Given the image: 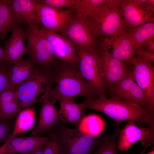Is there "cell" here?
Here are the masks:
<instances>
[{
  "label": "cell",
  "instance_id": "1",
  "mask_svg": "<svg viewBox=\"0 0 154 154\" xmlns=\"http://www.w3.org/2000/svg\"><path fill=\"white\" fill-rule=\"evenodd\" d=\"M82 103L84 109L99 111L114 119L118 126L122 122L133 121L139 125H147L154 130V112L137 104L114 96L108 98L105 95L86 98Z\"/></svg>",
  "mask_w": 154,
  "mask_h": 154
},
{
  "label": "cell",
  "instance_id": "2",
  "mask_svg": "<svg viewBox=\"0 0 154 154\" xmlns=\"http://www.w3.org/2000/svg\"><path fill=\"white\" fill-rule=\"evenodd\" d=\"M51 69L53 83L55 84L47 97L51 102L55 104L61 98L97 96L76 67L56 60Z\"/></svg>",
  "mask_w": 154,
  "mask_h": 154
},
{
  "label": "cell",
  "instance_id": "3",
  "mask_svg": "<svg viewBox=\"0 0 154 154\" xmlns=\"http://www.w3.org/2000/svg\"><path fill=\"white\" fill-rule=\"evenodd\" d=\"M121 0H107L94 7L87 16L85 22L96 40L125 29L120 7Z\"/></svg>",
  "mask_w": 154,
  "mask_h": 154
},
{
  "label": "cell",
  "instance_id": "4",
  "mask_svg": "<svg viewBox=\"0 0 154 154\" xmlns=\"http://www.w3.org/2000/svg\"><path fill=\"white\" fill-rule=\"evenodd\" d=\"M53 83L51 69L35 66L31 76L16 89L21 111L47 97Z\"/></svg>",
  "mask_w": 154,
  "mask_h": 154
},
{
  "label": "cell",
  "instance_id": "5",
  "mask_svg": "<svg viewBox=\"0 0 154 154\" xmlns=\"http://www.w3.org/2000/svg\"><path fill=\"white\" fill-rule=\"evenodd\" d=\"M53 134L62 154H93L99 142L98 136H87L78 129L62 125H60Z\"/></svg>",
  "mask_w": 154,
  "mask_h": 154
},
{
  "label": "cell",
  "instance_id": "6",
  "mask_svg": "<svg viewBox=\"0 0 154 154\" xmlns=\"http://www.w3.org/2000/svg\"><path fill=\"white\" fill-rule=\"evenodd\" d=\"M79 71L98 96L105 95V87L101 72L100 50L76 47Z\"/></svg>",
  "mask_w": 154,
  "mask_h": 154
},
{
  "label": "cell",
  "instance_id": "7",
  "mask_svg": "<svg viewBox=\"0 0 154 154\" xmlns=\"http://www.w3.org/2000/svg\"><path fill=\"white\" fill-rule=\"evenodd\" d=\"M26 31L27 54L35 64L51 69L57 59L50 44L40 28L28 27Z\"/></svg>",
  "mask_w": 154,
  "mask_h": 154
},
{
  "label": "cell",
  "instance_id": "8",
  "mask_svg": "<svg viewBox=\"0 0 154 154\" xmlns=\"http://www.w3.org/2000/svg\"><path fill=\"white\" fill-rule=\"evenodd\" d=\"M154 0H121L120 7L126 29L154 21Z\"/></svg>",
  "mask_w": 154,
  "mask_h": 154
},
{
  "label": "cell",
  "instance_id": "9",
  "mask_svg": "<svg viewBox=\"0 0 154 154\" xmlns=\"http://www.w3.org/2000/svg\"><path fill=\"white\" fill-rule=\"evenodd\" d=\"M151 63L135 56L130 63L133 66L130 75L142 91L149 111L154 112V68Z\"/></svg>",
  "mask_w": 154,
  "mask_h": 154
},
{
  "label": "cell",
  "instance_id": "10",
  "mask_svg": "<svg viewBox=\"0 0 154 154\" xmlns=\"http://www.w3.org/2000/svg\"><path fill=\"white\" fill-rule=\"evenodd\" d=\"M134 49L132 40L127 29L107 36L102 40L101 50L108 52L116 59L130 64L135 56Z\"/></svg>",
  "mask_w": 154,
  "mask_h": 154
},
{
  "label": "cell",
  "instance_id": "11",
  "mask_svg": "<svg viewBox=\"0 0 154 154\" xmlns=\"http://www.w3.org/2000/svg\"><path fill=\"white\" fill-rule=\"evenodd\" d=\"M101 74L105 87L116 84L130 75L129 63L113 57L108 52L100 50Z\"/></svg>",
  "mask_w": 154,
  "mask_h": 154
},
{
  "label": "cell",
  "instance_id": "12",
  "mask_svg": "<svg viewBox=\"0 0 154 154\" xmlns=\"http://www.w3.org/2000/svg\"><path fill=\"white\" fill-rule=\"evenodd\" d=\"M51 45L57 59L72 65L78 70L79 58L76 46L66 37L45 28H40Z\"/></svg>",
  "mask_w": 154,
  "mask_h": 154
},
{
  "label": "cell",
  "instance_id": "13",
  "mask_svg": "<svg viewBox=\"0 0 154 154\" xmlns=\"http://www.w3.org/2000/svg\"><path fill=\"white\" fill-rule=\"evenodd\" d=\"M76 45L82 48H96L97 40L85 20L74 16L60 33Z\"/></svg>",
  "mask_w": 154,
  "mask_h": 154
},
{
  "label": "cell",
  "instance_id": "14",
  "mask_svg": "<svg viewBox=\"0 0 154 154\" xmlns=\"http://www.w3.org/2000/svg\"><path fill=\"white\" fill-rule=\"evenodd\" d=\"M154 130L149 127L143 128L133 121L128 122L121 130L116 147L120 152L127 151L137 142L140 141L145 146L148 147L154 142Z\"/></svg>",
  "mask_w": 154,
  "mask_h": 154
},
{
  "label": "cell",
  "instance_id": "15",
  "mask_svg": "<svg viewBox=\"0 0 154 154\" xmlns=\"http://www.w3.org/2000/svg\"><path fill=\"white\" fill-rule=\"evenodd\" d=\"M109 87L111 96L137 104L149 111L147 104L142 91L130 75Z\"/></svg>",
  "mask_w": 154,
  "mask_h": 154
},
{
  "label": "cell",
  "instance_id": "16",
  "mask_svg": "<svg viewBox=\"0 0 154 154\" xmlns=\"http://www.w3.org/2000/svg\"><path fill=\"white\" fill-rule=\"evenodd\" d=\"M16 24L12 28L10 38L5 44L7 61L13 64L23 59L27 54V49L25 44L26 32L20 25Z\"/></svg>",
  "mask_w": 154,
  "mask_h": 154
},
{
  "label": "cell",
  "instance_id": "17",
  "mask_svg": "<svg viewBox=\"0 0 154 154\" xmlns=\"http://www.w3.org/2000/svg\"><path fill=\"white\" fill-rule=\"evenodd\" d=\"M59 118L54 104L47 98L42 101L39 118L37 125L32 129V136L40 137L46 132L54 128Z\"/></svg>",
  "mask_w": 154,
  "mask_h": 154
},
{
  "label": "cell",
  "instance_id": "18",
  "mask_svg": "<svg viewBox=\"0 0 154 154\" xmlns=\"http://www.w3.org/2000/svg\"><path fill=\"white\" fill-rule=\"evenodd\" d=\"M49 140V136L16 137L0 152V154L20 153L29 151L45 145Z\"/></svg>",
  "mask_w": 154,
  "mask_h": 154
},
{
  "label": "cell",
  "instance_id": "19",
  "mask_svg": "<svg viewBox=\"0 0 154 154\" xmlns=\"http://www.w3.org/2000/svg\"><path fill=\"white\" fill-rule=\"evenodd\" d=\"M9 2L13 12L21 22H25L29 27L40 28L35 0H9Z\"/></svg>",
  "mask_w": 154,
  "mask_h": 154
},
{
  "label": "cell",
  "instance_id": "20",
  "mask_svg": "<svg viewBox=\"0 0 154 154\" xmlns=\"http://www.w3.org/2000/svg\"><path fill=\"white\" fill-rule=\"evenodd\" d=\"M60 108L58 113L59 118L62 122L71 123L78 127L83 117L84 109L82 102L76 103L74 99L61 98L58 100Z\"/></svg>",
  "mask_w": 154,
  "mask_h": 154
},
{
  "label": "cell",
  "instance_id": "21",
  "mask_svg": "<svg viewBox=\"0 0 154 154\" xmlns=\"http://www.w3.org/2000/svg\"><path fill=\"white\" fill-rule=\"evenodd\" d=\"M35 64L30 58L23 59L13 64L9 72L10 80L16 90L20 85L27 80L33 73Z\"/></svg>",
  "mask_w": 154,
  "mask_h": 154
},
{
  "label": "cell",
  "instance_id": "22",
  "mask_svg": "<svg viewBox=\"0 0 154 154\" xmlns=\"http://www.w3.org/2000/svg\"><path fill=\"white\" fill-rule=\"evenodd\" d=\"M21 111L16 90L9 89L0 94V119L8 120Z\"/></svg>",
  "mask_w": 154,
  "mask_h": 154
},
{
  "label": "cell",
  "instance_id": "23",
  "mask_svg": "<svg viewBox=\"0 0 154 154\" xmlns=\"http://www.w3.org/2000/svg\"><path fill=\"white\" fill-rule=\"evenodd\" d=\"M35 111L33 108H29L19 112L13 131L7 140L0 147V152L18 134L32 129L35 122Z\"/></svg>",
  "mask_w": 154,
  "mask_h": 154
},
{
  "label": "cell",
  "instance_id": "24",
  "mask_svg": "<svg viewBox=\"0 0 154 154\" xmlns=\"http://www.w3.org/2000/svg\"><path fill=\"white\" fill-rule=\"evenodd\" d=\"M21 23L13 12L9 0H0V43L9 31Z\"/></svg>",
  "mask_w": 154,
  "mask_h": 154
},
{
  "label": "cell",
  "instance_id": "25",
  "mask_svg": "<svg viewBox=\"0 0 154 154\" xmlns=\"http://www.w3.org/2000/svg\"><path fill=\"white\" fill-rule=\"evenodd\" d=\"M104 127L103 119L98 115L92 114L85 115L83 117L77 129L86 135L96 137L101 133Z\"/></svg>",
  "mask_w": 154,
  "mask_h": 154
},
{
  "label": "cell",
  "instance_id": "26",
  "mask_svg": "<svg viewBox=\"0 0 154 154\" xmlns=\"http://www.w3.org/2000/svg\"><path fill=\"white\" fill-rule=\"evenodd\" d=\"M127 29L133 43L134 50L142 48L144 42L149 38L154 36V22L147 23L135 28Z\"/></svg>",
  "mask_w": 154,
  "mask_h": 154
},
{
  "label": "cell",
  "instance_id": "27",
  "mask_svg": "<svg viewBox=\"0 0 154 154\" xmlns=\"http://www.w3.org/2000/svg\"><path fill=\"white\" fill-rule=\"evenodd\" d=\"M35 7L38 16L53 18L70 19L72 17L73 11L70 9H64L40 3L35 0Z\"/></svg>",
  "mask_w": 154,
  "mask_h": 154
},
{
  "label": "cell",
  "instance_id": "28",
  "mask_svg": "<svg viewBox=\"0 0 154 154\" xmlns=\"http://www.w3.org/2000/svg\"><path fill=\"white\" fill-rule=\"evenodd\" d=\"M106 1L107 0H77L72 10L75 12V17L85 20L94 7Z\"/></svg>",
  "mask_w": 154,
  "mask_h": 154
},
{
  "label": "cell",
  "instance_id": "29",
  "mask_svg": "<svg viewBox=\"0 0 154 154\" xmlns=\"http://www.w3.org/2000/svg\"><path fill=\"white\" fill-rule=\"evenodd\" d=\"M119 127L116 129L113 134L105 137L93 154H118L116 141L121 130Z\"/></svg>",
  "mask_w": 154,
  "mask_h": 154
},
{
  "label": "cell",
  "instance_id": "30",
  "mask_svg": "<svg viewBox=\"0 0 154 154\" xmlns=\"http://www.w3.org/2000/svg\"><path fill=\"white\" fill-rule=\"evenodd\" d=\"M72 18L60 19L38 16V21L40 24H42L46 29L60 33Z\"/></svg>",
  "mask_w": 154,
  "mask_h": 154
},
{
  "label": "cell",
  "instance_id": "31",
  "mask_svg": "<svg viewBox=\"0 0 154 154\" xmlns=\"http://www.w3.org/2000/svg\"><path fill=\"white\" fill-rule=\"evenodd\" d=\"M12 64L8 61L0 63V94L7 89H14L9 76L10 69Z\"/></svg>",
  "mask_w": 154,
  "mask_h": 154
},
{
  "label": "cell",
  "instance_id": "32",
  "mask_svg": "<svg viewBox=\"0 0 154 154\" xmlns=\"http://www.w3.org/2000/svg\"><path fill=\"white\" fill-rule=\"evenodd\" d=\"M37 2L52 7L62 8L66 7L72 10L77 0H36Z\"/></svg>",
  "mask_w": 154,
  "mask_h": 154
},
{
  "label": "cell",
  "instance_id": "33",
  "mask_svg": "<svg viewBox=\"0 0 154 154\" xmlns=\"http://www.w3.org/2000/svg\"><path fill=\"white\" fill-rule=\"evenodd\" d=\"M49 137V141L45 145L44 154H62L54 135L52 134Z\"/></svg>",
  "mask_w": 154,
  "mask_h": 154
},
{
  "label": "cell",
  "instance_id": "34",
  "mask_svg": "<svg viewBox=\"0 0 154 154\" xmlns=\"http://www.w3.org/2000/svg\"><path fill=\"white\" fill-rule=\"evenodd\" d=\"M10 128L8 120L0 119V145L5 143L9 138Z\"/></svg>",
  "mask_w": 154,
  "mask_h": 154
},
{
  "label": "cell",
  "instance_id": "35",
  "mask_svg": "<svg viewBox=\"0 0 154 154\" xmlns=\"http://www.w3.org/2000/svg\"><path fill=\"white\" fill-rule=\"evenodd\" d=\"M133 53L145 61L151 62L154 61V53L147 51L143 48H137L133 50Z\"/></svg>",
  "mask_w": 154,
  "mask_h": 154
},
{
  "label": "cell",
  "instance_id": "36",
  "mask_svg": "<svg viewBox=\"0 0 154 154\" xmlns=\"http://www.w3.org/2000/svg\"><path fill=\"white\" fill-rule=\"evenodd\" d=\"M144 47L146 50L154 53V36L149 38L144 42L142 48Z\"/></svg>",
  "mask_w": 154,
  "mask_h": 154
},
{
  "label": "cell",
  "instance_id": "37",
  "mask_svg": "<svg viewBox=\"0 0 154 154\" xmlns=\"http://www.w3.org/2000/svg\"><path fill=\"white\" fill-rule=\"evenodd\" d=\"M45 145L41 146L31 151L19 153L20 154H44Z\"/></svg>",
  "mask_w": 154,
  "mask_h": 154
},
{
  "label": "cell",
  "instance_id": "38",
  "mask_svg": "<svg viewBox=\"0 0 154 154\" xmlns=\"http://www.w3.org/2000/svg\"><path fill=\"white\" fill-rule=\"evenodd\" d=\"M6 61L7 56L5 48L1 45L0 43V63Z\"/></svg>",
  "mask_w": 154,
  "mask_h": 154
},
{
  "label": "cell",
  "instance_id": "39",
  "mask_svg": "<svg viewBox=\"0 0 154 154\" xmlns=\"http://www.w3.org/2000/svg\"><path fill=\"white\" fill-rule=\"evenodd\" d=\"M147 147H144V149L143 151H142V152H141V153L140 154H144L145 151L146 150V149L147 148Z\"/></svg>",
  "mask_w": 154,
  "mask_h": 154
},
{
  "label": "cell",
  "instance_id": "40",
  "mask_svg": "<svg viewBox=\"0 0 154 154\" xmlns=\"http://www.w3.org/2000/svg\"><path fill=\"white\" fill-rule=\"evenodd\" d=\"M147 154H154V149H153L152 151L148 153Z\"/></svg>",
  "mask_w": 154,
  "mask_h": 154
},
{
  "label": "cell",
  "instance_id": "41",
  "mask_svg": "<svg viewBox=\"0 0 154 154\" xmlns=\"http://www.w3.org/2000/svg\"><path fill=\"white\" fill-rule=\"evenodd\" d=\"M19 154V153H9V154Z\"/></svg>",
  "mask_w": 154,
  "mask_h": 154
}]
</instances>
